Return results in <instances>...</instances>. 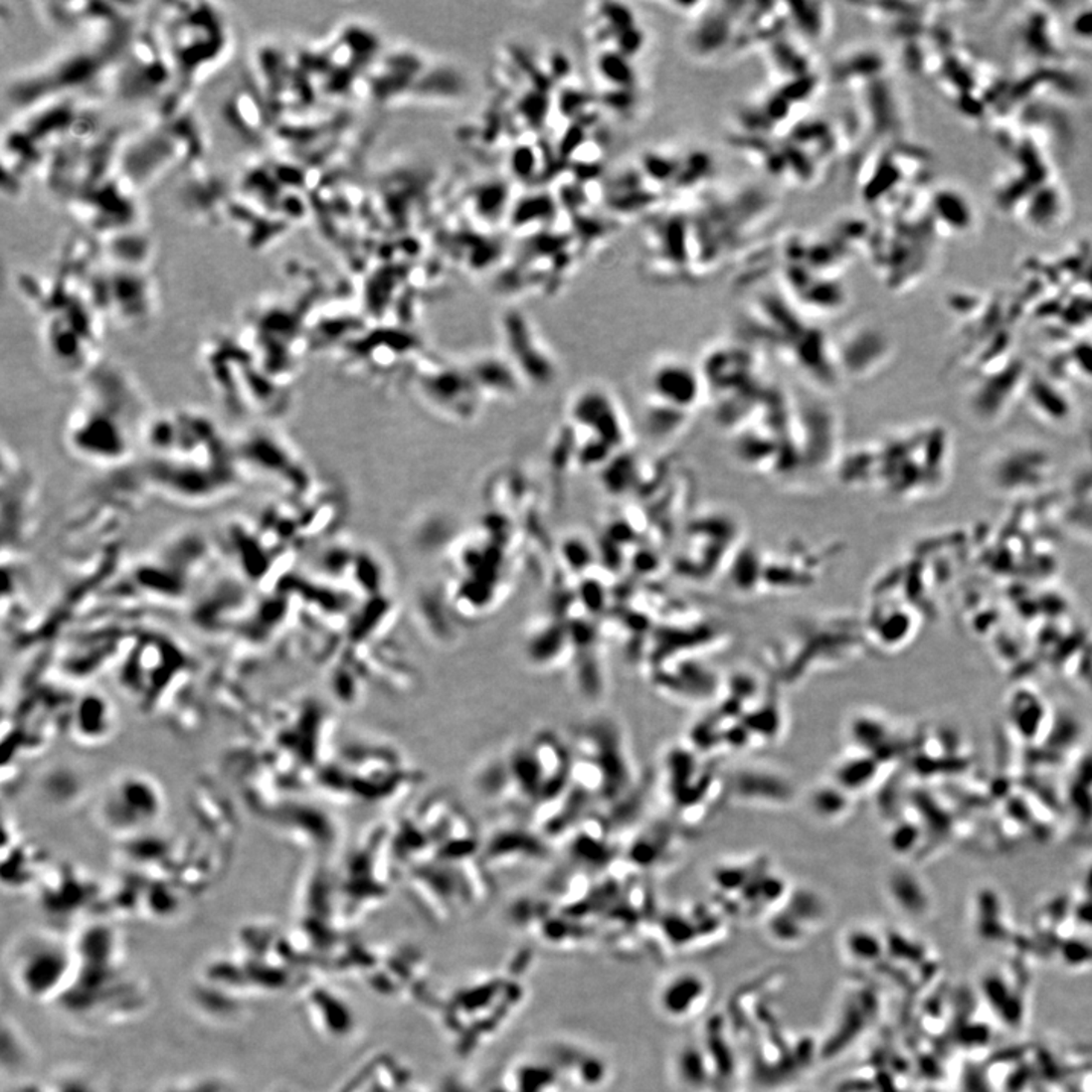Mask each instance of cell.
<instances>
[{
  "instance_id": "1",
  "label": "cell",
  "mask_w": 1092,
  "mask_h": 1092,
  "mask_svg": "<svg viewBox=\"0 0 1092 1092\" xmlns=\"http://www.w3.org/2000/svg\"><path fill=\"white\" fill-rule=\"evenodd\" d=\"M77 949L51 933H26L11 946V985L33 1001L63 999L78 975Z\"/></svg>"
},
{
  "instance_id": "2",
  "label": "cell",
  "mask_w": 1092,
  "mask_h": 1092,
  "mask_svg": "<svg viewBox=\"0 0 1092 1092\" xmlns=\"http://www.w3.org/2000/svg\"><path fill=\"white\" fill-rule=\"evenodd\" d=\"M550 840L528 828L508 825L490 834L482 845L481 862L485 868H507L525 863L543 862L551 854Z\"/></svg>"
},
{
  "instance_id": "3",
  "label": "cell",
  "mask_w": 1092,
  "mask_h": 1092,
  "mask_svg": "<svg viewBox=\"0 0 1092 1092\" xmlns=\"http://www.w3.org/2000/svg\"><path fill=\"white\" fill-rule=\"evenodd\" d=\"M710 982L696 970H678L667 976L657 990L655 1003L667 1021L684 1022L698 1015L710 999Z\"/></svg>"
},
{
  "instance_id": "4",
  "label": "cell",
  "mask_w": 1092,
  "mask_h": 1092,
  "mask_svg": "<svg viewBox=\"0 0 1092 1092\" xmlns=\"http://www.w3.org/2000/svg\"><path fill=\"white\" fill-rule=\"evenodd\" d=\"M733 794L736 799L748 800L750 803H770V805H786L793 800L794 791L791 782L782 774L770 770L739 771L733 780Z\"/></svg>"
},
{
  "instance_id": "5",
  "label": "cell",
  "mask_w": 1092,
  "mask_h": 1092,
  "mask_svg": "<svg viewBox=\"0 0 1092 1092\" xmlns=\"http://www.w3.org/2000/svg\"><path fill=\"white\" fill-rule=\"evenodd\" d=\"M712 1064L703 1044L686 1042L675 1051L672 1074L683 1091L701 1092L712 1082Z\"/></svg>"
},
{
  "instance_id": "6",
  "label": "cell",
  "mask_w": 1092,
  "mask_h": 1092,
  "mask_svg": "<svg viewBox=\"0 0 1092 1092\" xmlns=\"http://www.w3.org/2000/svg\"><path fill=\"white\" fill-rule=\"evenodd\" d=\"M652 377V387L664 400L669 398L677 406H693L696 403L700 392L698 380L692 369L684 366V363H664L657 372L654 371Z\"/></svg>"
},
{
  "instance_id": "7",
  "label": "cell",
  "mask_w": 1092,
  "mask_h": 1092,
  "mask_svg": "<svg viewBox=\"0 0 1092 1092\" xmlns=\"http://www.w3.org/2000/svg\"><path fill=\"white\" fill-rule=\"evenodd\" d=\"M843 955L857 965H869L882 958L885 952L880 933L865 926L848 927L840 939Z\"/></svg>"
},
{
  "instance_id": "8",
  "label": "cell",
  "mask_w": 1092,
  "mask_h": 1092,
  "mask_svg": "<svg viewBox=\"0 0 1092 1092\" xmlns=\"http://www.w3.org/2000/svg\"><path fill=\"white\" fill-rule=\"evenodd\" d=\"M808 803L812 815L822 821H839L840 818L846 817L851 811L848 791L840 788L836 783L815 788L809 794Z\"/></svg>"
},
{
  "instance_id": "9",
  "label": "cell",
  "mask_w": 1092,
  "mask_h": 1092,
  "mask_svg": "<svg viewBox=\"0 0 1092 1092\" xmlns=\"http://www.w3.org/2000/svg\"><path fill=\"white\" fill-rule=\"evenodd\" d=\"M788 17L799 26L808 39L821 40L827 36L828 14L822 4L788 5Z\"/></svg>"
},
{
  "instance_id": "10",
  "label": "cell",
  "mask_w": 1092,
  "mask_h": 1092,
  "mask_svg": "<svg viewBox=\"0 0 1092 1092\" xmlns=\"http://www.w3.org/2000/svg\"><path fill=\"white\" fill-rule=\"evenodd\" d=\"M874 776V765L866 757H848L834 768L833 783L849 794L863 788Z\"/></svg>"
}]
</instances>
